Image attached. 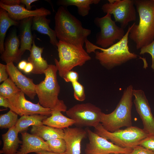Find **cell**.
<instances>
[{"mask_svg": "<svg viewBox=\"0 0 154 154\" xmlns=\"http://www.w3.org/2000/svg\"><path fill=\"white\" fill-rule=\"evenodd\" d=\"M43 48L39 47L35 44L33 38L30 53L28 60L33 66L32 73L35 74H44V71L48 68L49 64L47 61L42 56Z\"/></svg>", "mask_w": 154, "mask_h": 154, "instance_id": "21", "label": "cell"}, {"mask_svg": "<svg viewBox=\"0 0 154 154\" xmlns=\"http://www.w3.org/2000/svg\"><path fill=\"white\" fill-rule=\"evenodd\" d=\"M134 4L139 16L138 24L134 23L129 37L140 49L154 40V0H134Z\"/></svg>", "mask_w": 154, "mask_h": 154, "instance_id": "3", "label": "cell"}, {"mask_svg": "<svg viewBox=\"0 0 154 154\" xmlns=\"http://www.w3.org/2000/svg\"><path fill=\"white\" fill-rule=\"evenodd\" d=\"M74 90V96L75 99L83 101L86 99L84 86L78 81L71 83Z\"/></svg>", "mask_w": 154, "mask_h": 154, "instance_id": "31", "label": "cell"}, {"mask_svg": "<svg viewBox=\"0 0 154 154\" xmlns=\"http://www.w3.org/2000/svg\"><path fill=\"white\" fill-rule=\"evenodd\" d=\"M50 151L62 154L66 150V142L63 139L58 138L46 141Z\"/></svg>", "mask_w": 154, "mask_h": 154, "instance_id": "30", "label": "cell"}, {"mask_svg": "<svg viewBox=\"0 0 154 154\" xmlns=\"http://www.w3.org/2000/svg\"><path fill=\"white\" fill-rule=\"evenodd\" d=\"M18 22L12 19L5 9H0V52L1 54L4 51V41L7 32L12 26L18 25Z\"/></svg>", "mask_w": 154, "mask_h": 154, "instance_id": "26", "label": "cell"}, {"mask_svg": "<svg viewBox=\"0 0 154 154\" xmlns=\"http://www.w3.org/2000/svg\"><path fill=\"white\" fill-rule=\"evenodd\" d=\"M89 142L86 146L85 154H128L133 149L119 146L102 137L89 128L86 129Z\"/></svg>", "mask_w": 154, "mask_h": 154, "instance_id": "11", "label": "cell"}, {"mask_svg": "<svg viewBox=\"0 0 154 154\" xmlns=\"http://www.w3.org/2000/svg\"><path fill=\"white\" fill-rule=\"evenodd\" d=\"M19 132L15 126L9 129L7 132L2 135L3 147L0 152L4 154H16L19 144L22 141L18 136Z\"/></svg>", "mask_w": 154, "mask_h": 154, "instance_id": "20", "label": "cell"}, {"mask_svg": "<svg viewBox=\"0 0 154 154\" xmlns=\"http://www.w3.org/2000/svg\"><path fill=\"white\" fill-rule=\"evenodd\" d=\"M94 23L100 29L96 35V44L102 48H107L113 45L116 40H121L125 34L124 29L116 24L109 13L102 17L95 18Z\"/></svg>", "mask_w": 154, "mask_h": 154, "instance_id": "8", "label": "cell"}, {"mask_svg": "<svg viewBox=\"0 0 154 154\" xmlns=\"http://www.w3.org/2000/svg\"><path fill=\"white\" fill-rule=\"evenodd\" d=\"M58 110L52 111L51 116L43 121V125L54 128L64 129L74 125L75 121L63 115Z\"/></svg>", "mask_w": 154, "mask_h": 154, "instance_id": "23", "label": "cell"}, {"mask_svg": "<svg viewBox=\"0 0 154 154\" xmlns=\"http://www.w3.org/2000/svg\"><path fill=\"white\" fill-rule=\"evenodd\" d=\"M38 1V0H21V3L26 6V9L31 10L32 7L31 5V4L32 3Z\"/></svg>", "mask_w": 154, "mask_h": 154, "instance_id": "38", "label": "cell"}, {"mask_svg": "<svg viewBox=\"0 0 154 154\" xmlns=\"http://www.w3.org/2000/svg\"><path fill=\"white\" fill-rule=\"evenodd\" d=\"M20 43L15 31H13L7 40L5 50L1 54V58L6 64L12 62L18 63L21 56L19 46Z\"/></svg>", "mask_w": 154, "mask_h": 154, "instance_id": "18", "label": "cell"}, {"mask_svg": "<svg viewBox=\"0 0 154 154\" xmlns=\"http://www.w3.org/2000/svg\"><path fill=\"white\" fill-rule=\"evenodd\" d=\"M63 78L66 82L72 83L78 81L79 75L77 72L71 70L68 72Z\"/></svg>", "mask_w": 154, "mask_h": 154, "instance_id": "34", "label": "cell"}, {"mask_svg": "<svg viewBox=\"0 0 154 154\" xmlns=\"http://www.w3.org/2000/svg\"><path fill=\"white\" fill-rule=\"evenodd\" d=\"M114 154V153H110V154Z\"/></svg>", "mask_w": 154, "mask_h": 154, "instance_id": "44", "label": "cell"}, {"mask_svg": "<svg viewBox=\"0 0 154 154\" xmlns=\"http://www.w3.org/2000/svg\"><path fill=\"white\" fill-rule=\"evenodd\" d=\"M7 69V65L0 63V82H4L9 78Z\"/></svg>", "mask_w": 154, "mask_h": 154, "instance_id": "36", "label": "cell"}, {"mask_svg": "<svg viewBox=\"0 0 154 154\" xmlns=\"http://www.w3.org/2000/svg\"><path fill=\"white\" fill-rule=\"evenodd\" d=\"M145 53L149 54L151 57V68L154 70V40L149 44L144 46L140 49L139 54L142 55Z\"/></svg>", "mask_w": 154, "mask_h": 154, "instance_id": "32", "label": "cell"}, {"mask_svg": "<svg viewBox=\"0 0 154 154\" xmlns=\"http://www.w3.org/2000/svg\"><path fill=\"white\" fill-rule=\"evenodd\" d=\"M131 27L132 26H129L123 38L107 48L98 47L87 39L85 43L86 52L94 53L96 59L102 66L108 70L137 58L139 56L131 52L128 45L129 35Z\"/></svg>", "mask_w": 154, "mask_h": 154, "instance_id": "1", "label": "cell"}, {"mask_svg": "<svg viewBox=\"0 0 154 154\" xmlns=\"http://www.w3.org/2000/svg\"><path fill=\"white\" fill-rule=\"evenodd\" d=\"M0 2L9 6L21 5V0H1Z\"/></svg>", "mask_w": 154, "mask_h": 154, "instance_id": "37", "label": "cell"}, {"mask_svg": "<svg viewBox=\"0 0 154 154\" xmlns=\"http://www.w3.org/2000/svg\"><path fill=\"white\" fill-rule=\"evenodd\" d=\"M54 19V30L59 40L83 47L91 30L83 27L81 21L72 15L67 7L60 6Z\"/></svg>", "mask_w": 154, "mask_h": 154, "instance_id": "2", "label": "cell"}, {"mask_svg": "<svg viewBox=\"0 0 154 154\" xmlns=\"http://www.w3.org/2000/svg\"><path fill=\"white\" fill-rule=\"evenodd\" d=\"M31 133L41 138L46 141L56 138H64L63 129H58L43 125L40 126H32Z\"/></svg>", "mask_w": 154, "mask_h": 154, "instance_id": "24", "label": "cell"}, {"mask_svg": "<svg viewBox=\"0 0 154 154\" xmlns=\"http://www.w3.org/2000/svg\"><path fill=\"white\" fill-rule=\"evenodd\" d=\"M25 94L21 91L7 98L10 110L21 116L36 114L48 116L51 115L50 109L43 107L39 102L34 104L28 100Z\"/></svg>", "mask_w": 154, "mask_h": 154, "instance_id": "12", "label": "cell"}, {"mask_svg": "<svg viewBox=\"0 0 154 154\" xmlns=\"http://www.w3.org/2000/svg\"><path fill=\"white\" fill-rule=\"evenodd\" d=\"M114 154H123V153H115Z\"/></svg>", "mask_w": 154, "mask_h": 154, "instance_id": "43", "label": "cell"}, {"mask_svg": "<svg viewBox=\"0 0 154 154\" xmlns=\"http://www.w3.org/2000/svg\"><path fill=\"white\" fill-rule=\"evenodd\" d=\"M21 91L9 78L0 85V96L7 99Z\"/></svg>", "mask_w": 154, "mask_h": 154, "instance_id": "28", "label": "cell"}, {"mask_svg": "<svg viewBox=\"0 0 154 154\" xmlns=\"http://www.w3.org/2000/svg\"><path fill=\"white\" fill-rule=\"evenodd\" d=\"M101 9L104 13L113 15L115 21L124 29L130 22L136 19L134 0H108Z\"/></svg>", "mask_w": 154, "mask_h": 154, "instance_id": "10", "label": "cell"}, {"mask_svg": "<svg viewBox=\"0 0 154 154\" xmlns=\"http://www.w3.org/2000/svg\"><path fill=\"white\" fill-rule=\"evenodd\" d=\"M63 130V139L66 145V150L64 154H80L81 141L87 136L86 130L78 127H69Z\"/></svg>", "mask_w": 154, "mask_h": 154, "instance_id": "15", "label": "cell"}, {"mask_svg": "<svg viewBox=\"0 0 154 154\" xmlns=\"http://www.w3.org/2000/svg\"><path fill=\"white\" fill-rule=\"evenodd\" d=\"M58 48L59 60L55 58V65L60 77L75 67L81 66L90 60L91 57L83 48L59 40Z\"/></svg>", "mask_w": 154, "mask_h": 154, "instance_id": "6", "label": "cell"}, {"mask_svg": "<svg viewBox=\"0 0 154 154\" xmlns=\"http://www.w3.org/2000/svg\"><path fill=\"white\" fill-rule=\"evenodd\" d=\"M46 17L41 16L33 17L32 29L48 35L50 38V43L53 45L56 46L58 41L57 39L56 32L50 27L49 24L50 20Z\"/></svg>", "mask_w": 154, "mask_h": 154, "instance_id": "22", "label": "cell"}, {"mask_svg": "<svg viewBox=\"0 0 154 154\" xmlns=\"http://www.w3.org/2000/svg\"><path fill=\"white\" fill-rule=\"evenodd\" d=\"M133 103L143 122V130L148 135H154V117L144 92L141 89L133 90Z\"/></svg>", "mask_w": 154, "mask_h": 154, "instance_id": "13", "label": "cell"}, {"mask_svg": "<svg viewBox=\"0 0 154 154\" xmlns=\"http://www.w3.org/2000/svg\"><path fill=\"white\" fill-rule=\"evenodd\" d=\"M0 106L6 108H8L9 103L7 99L0 96Z\"/></svg>", "mask_w": 154, "mask_h": 154, "instance_id": "39", "label": "cell"}, {"mask_svg": "<svg viewBox=\"0 0 154 154\" xmlns=\"http://www.w3.org/2000/svg\"><path fill=\"white\" fill-rule=\"evenodd\" d=\"M139 145L154 152V135H148L140 142Z\"/></svg>", "mask_w": 154, "mask_h": 154, "instance_id": "33", "label": "cell"}, {"mask_svg": "<svg viewBox=\"0 0 154 154\" xmlns=\"http://www.w3.org/2000/svg\"><path fill=\"white\" fill-rule=\"evenodd\" d=\"M23 5L9 6L0 2V8L5 9L9 17L13 20H22L24 19L36 16H47L50 15L51 11L44 7L37 9L35 10H29L24 7Z\"/></svg>", "mask_w": 154, "mask_h": 154, "instance_id": "16", "label": "cell"}, {"mask_svg": "<svg viewBox=\"0 0 154 154\" xmlns=\"http://www.w3.org/2000/svg\"><path fill=\"white\" fill-rule=\"evenodd\" d=\"M27 62L25 60H22L19 62L18 65V67L20 70H24Z\"/></svg>", "mask_w": 154, "mask_h": 154, "instance_id": "41", "label": "cell"}, {"mask_svg": "<svg viewBox=\"0 0 154 154\" xmlns=\"http://www.w3.org/2000/svg\"><path fill=\"white\" fill-rule=\"evenodd\" d=\"M57 71L55 65H49L44 72V80L36 84L35 91L38 102L43 107L52 111L58 110L64 112L67 110V106L63 100L58 98L60 87L57 80Z\"/></svg>", "mask_w": 154, "mask_h": 154, "instance_id": "4", "label": "cell"}, {"mask_svg": "<svg viewBox=\"0 0 154 154\" xmlns=\"http://www.w3.org/2000/svg\"><path fill=\"white\" fill-rule=\"evenodd\" d=\"M48 116L41 114L24 115L18 119L15 125L19 133L25 131L30 126H40L43 125V121Z\"/></svg>", "mask_w": 154, "mask_h": 154, "instance_id": "25", "label": "cell"}, {"mask_svg": "<svg viewBox=\"0 0 154 154\" xmlns=\"http://www.w3.org/2000/svg\"><path fill=\"white\" fill-rule=\"evenodd\" d=\"M100 0H60L57 4L66 7L71 5L75 6L78 8V14L82 17L87 15L90 9V5L98 4Z\"/></svg>", "mask_w": 154, "mask_h": 154, "instance_id": "27", "label": "cell"}, {"mask_svg": "<svg viewBox=\"0 0 154 154\" xmlns=\"http://www.w3.org/2000/svg\"><path fill=\"white\" fill-rule=\"evenodd\" d=\"M18 119V115L10 110L7 113L0 115V128L9 129L15 126Z\"/></svg>", "mask_w": 154, "mask_h": 154, "instance_id": "29", "label": "cell"}, {"mask_svg": "<svg viewBox=\"0 0 154 154\" xmlns=\"http://www.w3.org/2000/svg\"><path fill=\"white\" fill-rule=\"evenodd\" d=\"M21 133L22 145L16 154H28L43 150L50 151L48 144L41 138L26 131Z\"/></svg>", "mask_w": 154, "mask_h": 154, "instance_id": "17", "label": "cell"}, {"mask_svg": "<svg viewBox=\"0 0 154 154\" xmlns=\"http://www.w3.org/2000/svg\"><path fill=\"white\" fill-rule=\"evenodd\" d=\"M33 64L29 62L27 63L23 71L26 74H29L32 73L33 70Z\"/></svg>", "mask_w": 154, "mask_h": 154, "instance_id": "40", "label": "cell"}, {"mask_svg": "<svg viewBox=\"0 0 154 154\" xmlns=\"http://www.w3.org/2000/svg\"><path fill=\"white\" fill-rule=\"evenodd\" d=\"M33 17H29L21 21L20 25V53L21 56L26 50L30 51L33 40L31 32Z\"/></svg>", "mask_w": 154, "mask_h": 154, "instance_id": "19", "label": "cell"}, {"mask_svg": "<svg viewBox=\"0 0 154 154\" xmlns=\"http://www.w3.org/2000/svg\"><path fill=\"white\" fill-rule=\"evenodd\" d=\"M126 154H154V152L141 145H138L133 148L131 153Z\"/></svg>", "mask_w": 154, "mask_h": 154, "instance_id": "35", "label": "cell"}, {"mask_svg": "<svg viewBox=\"0 0 154 154\" xmlns=\"http://www.w3.org/2000/svg\"><path fill=\"white\" fill-rule=\"evenodd\" d=\"M6 65L9 78L25 94L33 100L37 94L35 91L36 84L33 80L22 74L13 62L7 64Z\"/></svg>", "mask_w": 154, "mask_h": 154, "instance_id": "14", "label": "cell"}, {"mask_svg": "<svg viewBox=\"0 0 154 154\" xmlns=\"http://www.w3.org/2000/svg\"><path fill=\"white\" fill-rule=\"evenodd\" d=\"M133 90L132 85H129L124 90L114 110L109 114L102 112L100 123L105 129L113 132L122 127L132 126L131 110Z\"/></svg>", "mask_w": 154, "mask_h": 154, "instance_id": "5", "label": "cell"}, {"mask_svg": "<svg viewBox=\"0 0 154 154\" xmlns=\"http://www.w3.org/2000/svg\"><path fill=\"white\" fill-rule=\"evenodd\" d=\"M95 132L120 147L133 149L148 135L143 129L131 126L113 132L105 129L100 123L95 128Z\"/></svg>", "mask_w": 154, "mask_h": 154, "instance_id": "7", "label": "cell"}, {"mask_svg": "<svg viewBox=\"0 0 154 154\" xmlns=\"http://www.w3.org/2000/svg\"><path fill=\"white\" fill-rule=\"evenodd\" d=\"M36 154H64L54 152L52 151L46 150H43L37 152L35 153Z\"/></svg>", "mask_w": 154, "mask_h": 154, "instance_id": "42", "label": "cell"}, {"mask_svg": "<svg viewBox=\"0 0 154 154\" xmlns=\"http://www.w3.org/2000/svg\"><path fill=\"white\" fill-rule=\"evenodd\" d=\"M67 115L75 121L78 127H96L100 123L101 109L90 103L76 104L67 110Z\"/></svg>", "mask_w": 154, "mask_h": 154, "instance_id": "9", "label": "cell"}]
</instances>
